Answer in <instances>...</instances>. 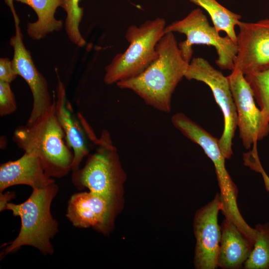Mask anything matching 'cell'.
Segmentation results:
<instances>
[{
  "label": "cell",
  "instance_id": "obj_19",
  "mask_svg": "<svg viewBox=\"0 0 269 269\" xmlns=\"http://www.w3.org/2000/svg\"><path fill=\"white\" fill-rule=\"evenodd\" d=\"M265 122L269 124V62L244 75Z\"/></svg>",
  "mask_w": 269,
  "mask_h": 269
},
{
  "label": "cell",
  "instance_id": "obj_7",
  "mask_svg": "<svg viewBox=\"0 0 269 269\" xmlns=\"http://www.w3.org/2000/svg\"><path fill=\"white\" fill-rule=\"evenodd\" d=\"M170 32L186 35V40L179 43L178 46L184 59L188 63L192 58V46L203 44L215 48L218 55L215 62L221 69H234L237 43L227 35L220 36L216 28L210 24L202 9H194L183 19L166 26L164 33Z\"/></svg>",
  "mask_w": 269,
  "mask_h": 269
},
{
  "label": "cell",
  "instance_id": "obj_6",
  "mask_svg": "<svg viewBox=\"0 0 269 269\" xmlns=\"http://www.w3.org/2000/svg\"><path fill=\"white\" fill-rule=\"evenodd\" d=\"M172 124L184 135L199 145L212 161L217 176L222 202V212L225 218L235 224L243 223L237 204L238 188L225 166V157L219 145V139L182 113L173 115Z\"/></svg>",
  "mask_w": 269,
  "mask_h": 269
},
{
  "label": "cell",
  "instance_id": "obj_24",
  "mask_svg": "<svg viewBox=\"0 0 269 269\" xmlns=\"http://www.w3.org/2000/svg\"><path fill=\"white\" fill-rule=\"evenodd\" d=\"M17 76L12 68L11 60L8 58H0V81L10 83Z\"/></svg>",
  "mask_w": 269,
  "mask_h": 269
},
{
  "label": "cell",
  "instance_id": "obj_13",
  "mask_svg": "<svg viewBox=\"0 0 269 269\" xmlns=\"http://www.w3.org/2000/svg\"><path fill=\"white\" fill-rule=\"evenodd\" d=\"M116 205L91 191L79 192L70 197L66 215L75 227H93L106 233L112 223Z\"/></svg>",
  "mask_w": 269,
  "mask_h": 269
},
{
  "label": "cell",
  "instance_id": "obj_10",
  "mask_svg": "<svg viewBox=\"0 0 269 269\" xmlns=\"http://www.w3.org/2000/svg\"><path fill=\"white\" fill-rule=\"evenodd\" d=\"M15 22V33L9 41L13 49L12 66L17 75L26 81L32 93L33 104L27 124H31L41 116L51 105V97L48 83L45 77L36 69L30 52L25 47L22 34L19 26V18L15 12L13 4L9 5Z\"/></svg>",
  "mask_w": 269,
  "mask_h": 269
},
{
  "label": "cell",
  "instance_id": "obj_5",
  "mask_svg": "<svg viewBox=\"0 0 269 269\" xmlns=\"http://www.w3.org/2000/svg\"><path fill=\"white\" fill-rule=\"evenodd\" d=\"M166 22L157 17L139 26H130L125 34L128 48L117 54L105 68L104 83L112 85L142 73L157 58L156 44L164 34Z\"/></svg>",
  "mask_w": 269,
  "mask_h": 269
},
{
  "label": "cell",
  "instance_id": "obj_9",
  "mask_svg": "<svg viewBox=\"0 0 269 269\" xmlns=\"http://www.w3.org/2000/svg\"><path fill=\"white\" fill-rule=\"evenodd\" d=\"M227 76L237 114V127L244 146L249 149L269 134L262 113L255 102L252 88L244 74L234 69Z\"/></svg>",
  "mask_w": 269,
  "mask_h": 269
},
{
  "label": "cell",
  "instance_id": "obj_14",
  "mask_svg": "<svg viewBox=\"0 0 269 269\" xmlns=\"http://www.w3.org/2000/svg\"><path fill=\"white\" fill-rule=\"evenodd\" d=\"M55 182L48 176L40 158L24 152L18 159L9 161L0 166V193L7 188L23 184L33 189H41Z\"/></svg>",
  "mask_w": 269,
  "mask_h": 269
},
{
  "label": "cell",
  "instance_id": "obj_22",
  "mask_svg": "<svg viewBox=\"0 0 269 269\" xmlns=\"http://www.w3.org/2000/svg\"><path fill=\"white\" fill-rule=\"evenodd\" d=\"M10 84L0 81V115L2 117L12 114L17 109Z\"/></svg>",
  "mask_w": 269,
  "mask_h": 269
},
{
  "label": "cell",
  "instance_id": "obj_4",
  "mask_svg": "<svg viewBox=\"0 0 269 269\" xmlns=\"http://www.w3.org/2000/svg\"><path fill=\"white\" fill-rule=\"evenodd\" d=\"M83 126L95 151L82 168L72 171V182L80 190L88 188L116 204L126 178L117 149L108 130L97 137L87 122Z\"/></svg>",
  "mask_w": 269,
  "mask_h": 269
},
{
  "label": "cell",
  "instance_id": "obj_11",
  "mask_svg": "<svg viewBox=\"0 0 269 269\" xmlns=\"http://www.w3.org/2000/svg\"><path fill=\"white\" fill-rule=\"evenodd\" d=\"M222 209L219 193L213 200L200 208L194 220L196 238L194 265L198 269L218 268V256L221 237V226L218 217Z\"/></svg>",
  "mask_w": 269,
  "mask_h": 269
},
{
  "label": "cell",
  "instance_id": "obj_3",
  "mask_svg": "<svg viewBox=\"0 0 269 269\" xmlns=\"http://www.w3.org/2000/svg\"><path fill=\"white\" fill-rule=\"evenodd\" d=\"M55 182L41 189H33L29 198L20 204L7 203L5 210L11 211L21 220L16 238L4 250V255L14 253L21 247L30 246L45 256L51 255L54 248L51 242L58 232V224L51 214V203L58 191Z\"/></svg>",
  "mask_w": 269,
  "mask_h": 269
},
{
  "label": "cell",
  "instance_id": "obj_1",
  "mask_svg": "<svg viewBox=\"0 0 269 269\" xmlns=\"http://www.w3.org/2000/svg\"><path fill=\"white\" fill-rule=\"evenodd\" d=\"M157 58L139 75L116 84L133 91L148 106L169 113L176 87L189 64L183 58L174 33H164L156 44Z\"/></svg>",
  "mask_w": 269,
  "mask_h": 269
},
{
  "label": "cell",
  "instance_id": "obj_21",
  "mask_svg": "<svg viewBox=\"0 0 269 269\" xmlns=\"http://www.w3.org/2000/svg\"><path fill=\"white\" fill-rule=\"evenodd\" d=\"M80 0H61L60 5L67 13L65 22L67 34L69 39L78 46L83 45L85 42L79 29L84 11L83 8L79 6Z\"/></svg>",
  "mask_w": 269,
  "mask_h": 269
},
{
  "label": "cell",
  "instance_id": "obj_2",
  "mask_svg": "<svg viewBox=\"0 0 269 269\" xmlns=\"http://www.w3.org/2000/svg\"><path fill=\"white\" fill-rule=\"evenodd\" d=\"M52 96V103L44 113L34 122L18 127L12 139L24 152L40 158L48 176L61 178L72 170L73 153L56 115L53 92Z\"/></svg>",
  "mask_w": 269,
  "mask_h": 269
},
{
  "label": "cell",
  "instance_id": "obj_12",
  "mask_svg": "<svg viewBox=\"0 0 269 269\" xmlns=\"http://www.w3.org/2000/svg\"><path fill=\"white\" fill-rule=\"evenodd\" d=\"M238 26L234 69L245 75L269 62V18L252 22L241 21Z\"/></svg>",
  "mask_w": 269,
  "mask_h": 269
},
{
  "label": "cell",
  "instance_id": "obj_25",
  "mask_svg": "<svg viewBox=\"0 0 269 269\" xmlns=\"http://www.w3.org/2000/svg\"><path fill=\"white\" fill-rule=\"evenodd\" d=\"M15 195L13 192H7L4 194L0 193V211L5 210L6 205L9 200L13 198Z\"/></svg>",
  "mask_w": 269,
  "mask_h": 269
},
{
  "label": "cell",
  "instance_id": "obj_16",
  "mask_svg": "<svg viewBox=\"0 0 269 269\" xmlns=\"http://www.w3.org/2000/svg\"><path fill=\"white\" fill-rule=\"evenodd\" d=\"M221 230L218 267L223 269H240L248 259L254 243L234 223L225 218Z\"/></svg>",
  "mask_w": 269,
  "mask_h": 269
},
{
  "label": "cell",
  "instance_id": "obj_8",
  "mask_svg": "<svg viewBox=\"0 0 269 269\" xmlns=\"http://www.w3.org/2000/svg\"><path fill=\"white\" fill-rule=\"evenodd\" d=\"M185 78L203 82L211 90L224 119L219 145L225 158L230 159L233 154L232 140L237 127V114L228 77L206 59L196 57L190 62Z\"/></svg>",
  "mask_w": 269,
  "mask_h": 269
},
{
  "label": "cell",
  "instance_id": "obj_17",
  "mask_svg": "<svg viewBox=\"0 0 269 269\" xmlns=\"http://www.w3.org/2000/svg\"><path fill=\"white\" fill-rule=\"evenodd\" d=\"M31 7L37 16L34 22L28 23L27 32L34 40L43 38L47 34L60 30L63 21L55 17L56 9L60 6L61 0H13Z\"/></svg>",
  "mask_w": 269,
  "mask_h": 269
},
{
  "label": "cell",
  "instance_id": "obj_23",
  "mask_svg": "<svg viewBox=\"0 0 269 269\" xmlns=\"http://www.w3.org/2000/svg\"><path fill=\"white\" fill-rule=\"evenodd\" d=\"M257 144L252 146L251 150L243 154L244 164L256 172L261 173L266 190L269 192V176L263 168L257 151Z\"/></svg>",
  "mask_w": 269,
  "mask_h": 269
},
{
  "label": "cell",
  "instance_id": "obj_15",
  "mask_svg": "<svg viewBox=\"0 0 269 269\" xmlns=\"http://www.w3.org/2000/svg\"><path fill=\"white\" fill-rule=\"evenodd\" d=\"M57 75L56 113L65 133L66 142L73 153L72 171H74L80 168L82 160L89 153V139L78 118L76 119L71 114V106L66 100L65 87L57 72Z\"/></svg>",
  "mask_w": 269,
  "mask_h": 269
},
{
  "label": "cell",
  "instance_id": "obj_18",
  "mask_svg": "<svg viewBox=\"0 0 269 269\" xmlns=\"http://www.w3.org/2000/svg\"><path fill=\"white\" fill-rule=\"evenodd\" d=\"M205 10L210 15L213 26L218 32L224 31L227 36L237 43L235 26L239 25L241 16L235 13L217 0H189Z\"/></svg>",
  "mask_w": 269,
  "mask_h": 269
},
{
  "label": "cell",
  "instance_id": "obj_20",
  "mask_svg": "<svg viewBox=\"0 0 269 269\" xmlns=\"http://www.w3.org/2000/svg\"><path fill=\"white\" fill-rule=\"evenodd\" d=\"M252 252L244 264L246 269H269V224H257Z\"/></svg>",
  "mask_w": 269,
  "mask_h": 269
}]
</instances>
